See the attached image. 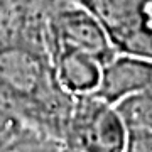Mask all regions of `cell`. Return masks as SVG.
Listing matches in <instances>:
<instances>
[{
	"label": "cell",
	"instance_id": "obj_1",
	"mask_svg": "<svg viewBox=\"0 0 152 152\" xmlns=\"http://www.w3.org/2000/svg\"><path fill=\"white\" fill-rule=\"evenodd\" d=\"M73 100L56 81L46 51L31 46L0 51V103L24 125L63 140Z\"/></svg>",
	"mask_w": 152,
	"mask_h": 152
},
{
	"label": "cell",
	"instance_id": "obj_2",
	"mask_svg": "<svg viewBox=\"0 0 152 152\" xmlns=\"http://www.w3.org/2000/svg\"><path fill=\"white\" fill-rule=\"evenodd\" d=\"M127 127L112 103L96 95L75 96L63 132L71 152H124Z\"/></svg>",
	"mask_w": 152,
	"mask_h": 152
},
{
	"label": "cell",
	"instance_id": "obj_3",
	"mask_svg": "<svg viewBox=\"0 0 152 152\" xmlns=\"http://www.w3.org/2000/svg\"><path fill=\"white\" fill-rule=\"evenodd\" d=\"M86 7L122 54L152 59V0H76Z\"/></svg>",
	"mask_w": 152,
	"mask_h": 152
},
{
	"label": "cell",
	"instance_id": "obj_4",
	"mask_svg": "<svg viewBox=\"0 0 152 152\" xmlns=\"http://www.w3.org/2000/svg\"><path fill=\"white\" fill-rule=\"evenodd\" d=\"M44 0H0V51L10 46L46 49Z\"/></svg>",
	"mask_w": 152,
	"mask_h": 152
},
{
	"label": "cell",
	"instance_id": "obj_5",
	"mask_svg": "<svg viewBox=\"0 0 152 152\" xmlns=\"http://www.w3.org/2000/svg\"><path fill=\"white\" fill-rule=\"evenodd\" d=\"M152 88V59L132 54H117L103 66L98 98L115 105L122 98Z\"/></svg>",
	"mask_w": 152,
	"mask_h": 152
},
{
	"label": "cell",
	"instance_id": "obj_6",
	"mask_svg": "<svg viewBox=\"0 0 152 152\" xmlns=\"http://www.w3.org/2000/svg\"><path fill=\"white\" fill-rule=\"evenodd\" d=\"M56 81L71 96L95 95L102 81L103 63L85 53L61 51L51 58Z\"/></svg>",
	"mask_w": 152,
	"mask_h": 152
},
{
	"label": "cell",
	"instance_id": "obj_7",
	"mask_svg": "<svg viewBox=\"0 0 152 152\" xmlns=\"http://www.w3.org/2000/svg\"><path fill=\"white\" fill-rule=\"evenodd\" d=\"M113 107L127 129L152 130V88L122 98Z\"/></svg>",
	"mask_w": 152,
	"mask_h": 152
},
{
	"label": "cell",
	"instance_id": "obj_8",
	"mask_svg": "<svg viewBox=\"0 0 152 152\" xmlns=\"http://www.w3.org/2000/svg\"><path fill=\"white\" fill-rule=\"evenodd\" d=\"M24 127L26 125L22 124L10 110H7L4 105L0 103V151L9 145L22 132Z\"/></svg>",
	"mask_w": 152,
	"mask_h": 152
},
{
	"label": "cell",
	"instance_id": "obj_9",
	"mask_svg": "<svg viewBox=\"0 0 152 152\" xmlns=\"http://www.w3.org/2000/svg\"><path fill=\"white\" fill-rule=\"evenodd\" d=\"M124 152H152V130L127 129Z\"/></svg>",
	"mask_w": 152,
	"mask_h": 152
}]
</instances>
